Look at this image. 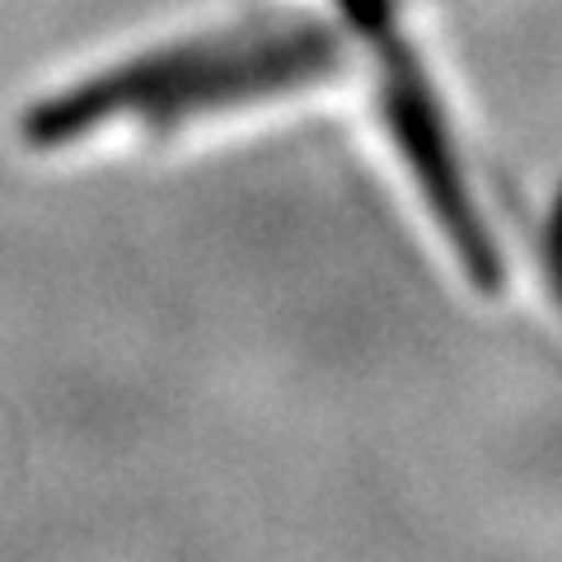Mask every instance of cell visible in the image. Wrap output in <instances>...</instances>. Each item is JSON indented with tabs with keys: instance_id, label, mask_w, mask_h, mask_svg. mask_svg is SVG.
Wrapping results in <instances>:
<instances>
[{
	"instance_id": "6da1fadb",
	"label": "cell",
	"mask_w": 562,
	"mask_h": 562,
	"mask_svg": "<svg viewBox=\"0 0 562 562\" xmlns=\"http://www.w3.org/2000/svg\"><path fill=\"white\" fill-rule=\"evenodd\" d=\"M342 14H262L188 43H169L109 66L99 76L29 109L24 136L38 150L94 146L103 136H169L235 113L310 99L366 70L371 99L384 103L398 70Z\"/></svg>"
}]
</instances>
